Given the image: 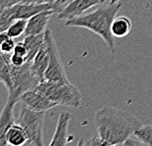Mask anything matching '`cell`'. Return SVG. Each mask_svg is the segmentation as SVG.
<instances>
[{"instance_id": "1", "label": "cell", "mask_w": 152, "mask_h": 146, "mask_svg": "<svg viewBox=\"0 0 152 146\" xmlns=\"http://www.w3.org/2000/svg\"><path fill=\"white\" fill-rule=\"evenodd\" d=\"M98 135L108 145H123L142 124L137 118L118 108L104 106L94 117Z\"/></svg>"}, {"instance_id": "2", "label": "cell", "mask_w": 152, "mask_h": 146, "mask_svg": "<svg viewBox=\"0 0 152 146\" xmlns=\"http://www.w3.org/2000/svg\"><path fill=\"white\" fill-rule=\"evenodd\" d=\"M121 7V3H109L96 9L95 11L88 14L80 15L73 19L65 21V27L73 28H83L97 33L104 39L110 53L114 55L115 52V36L112 33V24H113L118 12Z\"/></svg>"}, {"instance_id": "3", "label": "cell", "mask_w": 152, "mask_h": 146, "mask_svg": "<svg viewBox=\"0 0 152 146\" xmlns=\"http://www.w3.org/2000/svg\"><path fill=\"white\" fill-rule=\"evenodd\" d=\"M36 89L57 105L78 108L82 101V94L73 84L44 81L39 83Z\"/></svg>"}, {"instance_id": "4", "label": "cell", "mask_w": 152, "mask_h": 146, "mask_svg": "<svg viewBox=\"0 0 152 146\" xmlns=\"http://www.w3.org/2000/svg\"><path fill=\"white\" fill-rule=\"evenodd\" d=\"M44 119L45 112L34 111L24 104L21 107L16 123L25 129L28 135L29 144L37 146L44 145V141H42Z\"/></svg>"}, {"instance_id": "5", "label": "cell", "mask_w": 152, "mask_h": 146, "mask_svg": "<svg viewBox=\"0 0 152 146\" xmlns=\"http://www.w3.org/2000/svg\"><path fill=\"white\" fill-rule=\"evenodd\" d=\"M12 88L8 90V98L14 102H20V97L26 91L36 89L41 83L31 71V62H27L23 66H12Z\"/></svg>"}, {"instance_id": "6", "label": "cell", "mask_w": 152, "mask_h": 146, "mask_svg": "<svg viewBox=\"0 0 152 146\" xmlns=\"http://www.w3.org/2000/svg\"><path fill=\"white\" fill-rule=\"evenodd\" d=\"M45 42L48 47V57H50L48 66L45 75V81L62 83H70L66 77L64 67H63L61 59H60L58 48L56 46L53 32L48 29H47L45 32Z\"/></svg>"}, {"instance_id": "7", "label": "cell", "mask_w": 152, "mask_h": 146, "mask_svg": "<svg viewBox=\"0 0 152 146\" xmlns=\"http://www.w3.org/2000/svg\"><path fill=\"white\" fill-rule=\"evenodd\" d=\"M20 101L28 108L38 112H45L57 106L56 103L51 101L37 89H31L23 93L20 97Z\"/></svg>"}, {"instance_id": "8", "label": "cell", "mask_w": 152, "mask_h": 146, "mask_svg": "<svg viewBox=\"0 0 152 146\" xmlns=\"http://www.w3.org/2000/svg\"><path fill=\"white\" fill-rule=\"evenodd\" d=\"M105 0H72L66 4V6L57 15L58 20H70L80 15L96 5H100Z\"/></svg>"}, {"instance_id": "9", "label": "cell", "mask_w": 152, "mask_h": 146, "mask_svg": "<svg viewBox=\"0 0 152 146\" xmlns=\"http://www.w3.org/2000/svg\"><path fill=\"white\" fill-rule=\"evenodd\" d=\"M11 13L12 18L15 20L25 19L29 20L34 15L41 13L42 11L51 10L53 5L51 4H39L34 2H20L17 3L11 7H8Z\"/></svg>"}, {"instance_id": "10", "label": "cell", "mask_w": 152, "mask_h": 146, "mask_svg": "<svg viewBox=\"0 0 152 146\" xmlns=\"http://www.w3.org/2000/svg\"><path fill=\"white\" fill-rule=\"evenodd\" d=\"M16 104L17 103L14 102L12 99L7 98V101L0 113V146L8 145L7 140H6V134L9 129L15 124L13 110Z\"/></svg>"}, {"instance_id": "11", "label": "cell", "mask_w": 152, "mask_h": 146, "mask_svg": "<svg viewBox=\"0 0 152 146\" xmlns=\"http://www.w3.org/2000/svg\"><path fill=\"white\" fill-rule=\"evenodd\" d=\"M54 13V11L47 10L42 11L41 13H38L34 15L28 20L27 23L26 30H25V35H37L44 33L47 30L48 23L50 21L51 15Z\"/></svg>"}, {"instance_id": "12", "label": "cell", "mask_w": 152, "mask_h": 146, "mask_svg": "<svg viewBox=\"0 0 152 146\" xmlns=\"http://www.w3.org/2000/svg\"><path fill=\"white\" fill-rule=\"evenodd\" d=\"M70 121V114L68 112H62L59 114L56 129L53 135L50 146H61L68 144V124Z\"/></svg>"}, {"instance_id": "13", "label": "cell", "mask_w": 152, "mask_h": 146, "mask_svg": "<svg viewBox=\"0 0 152 146\" xmlns=\"http://www.w3.org/2000/svg\"><path fill=\"white\" fill-rule=\"evenodd\" d=\"M48 60H50L48 51L45 42L31 62V71L41 83L45 81V75L48 66Z\"/></svg>"}, {"instance_id": "14", "label": "cell", "mask_w": 152, "mask_h": 146, "mask_svg": "<svg viewBox=\"0 0 152 146\" xmlns=\"http://www.w3.org/2000/svg\"><path fill=\"white\" fill-rule=\"evenodd\" d=\"M0 81L5 86L7 91L12 88L13 81H12L10 54L2 53L1 51H0Z\"/></svg>"}, {"instance_id": "15", "label": "cell", "mask_w": 152, "mask_h": 146, "mask_svg": "<svg viewBox=\"0 0 152 146\" xmlns=\"http://www.w3.org/2000/svg\"><path fill=\"white\" fill-rule=\"evenodd\" d=\"M6 140H7L8 145L21 146L28 143V135H27L25 129L19 124L15 123L9 129L7 134H6Z\"/></svg>"}, {"instance_id": "16", "label": "cell", "mask_w": 152, "mask_h": 146, "mask_svg": "<svg viewBox=\"0 0 152 146\" xmlns=\"http://www.w3.org/2000/svg\"><path fill=\"white\" fill-rule=\"evenodd\" d=\"M24 43L28 48V56H27V62H32L35 56L39 52V48L45 43V32L37 35H25Z\"/></svg>"}, {"instance_id": "17", "label": "cell", "mask_w": 152, "mask_h": 146, "mask_svg": "<svg viewBox=\"0 0 152 146\" xmlns=\"http://www.w3.org/2000/svg\"><path fill=\"white\" fill-rule=\"evenodd\" d=\"M132 21L127 17H115L112 24V33L115 37H124L132 32Z\"/></svg>"}, {"instance_id": "18", "label": "cell", "mask_w": 152, "mask_h": 146, "mask_svg": "<svg viewBox=\"0 0 152 146\" xmlns=\"http://www.w3.org/2000/svg\"><path fill=\"white\" fill-rule=\"evenodd\" d=\"M27 23H28V20H25V19L15 20L8 28L7 33L13 38L19 37L21 35L25 33Z\"/></svg>"}, {"instance_id": "19", "label": "cell", "mask_w": 152, "mask_h": 146, "mask_svg": "<svg viewBox=\"0 0 152 146\" xmlns=\"http://www.w3.org/2000/svg\"><path fill=\"white\" fill-rule=\"evenodd\" d=\"M134 135L143 142L145 145L152 146V124L142 126L135 130Z\"/></svg>"}, {"instance_id": "20", "label": "cell", "mask_w": 152, "mask_h": 146, "mask_svg": "<svg viewBox=\"0 0 152 146\" xmlns=\"http://www.w3.org/2000/svg\"><path fill=\"white\" fill-rule=\"evenodd\" d=\"M14 22L9 8H0V32H7L8 28Z\"/></svg>"}, {"instance_id": "21", "label": "cell", "mask_w": 152, "mask_h": 146, "mask_svg": "<svg viewBox=\"0 0 152 146\" xmlns=\"http://www.w3.org/2000/svg\"><path fill=\"white\" fill-rule=\"evenodd\" d=\"M15 44L16 43L14 42V38L9 37L0 44V51L5 54H11L14 50Z\"/></svg>"}, {"instance_id": "22", "label": "cell", "mask_w": 152, "mask_h": 146, "mask_svg": "<svg viewBox=\"0 0 152 146\" xmlns=\"http://www.w3.org/2000/svg\"><path fill=\"white\" fill-rule=\"evenodd\" d=\"M79 145H88V146H97V145H108L107 142L104 141L99 135L94 136L93 138L89 139L87 141H80L78 143Z\"/></svg>"}, {"instance_id": "23", "label": "cell", "mask_w": 152, "mask_h": 146, "mask_svg": "<svg viewBox=\"0 0 152 146\" xmlns=\"http://www.w3.org/2000/svg\"><path fill=\"white\" fill-rule=\"evenodd\" d=\"M12 53H15V54H17V55L23 56L27 59V56H28V48H27L26 44L24 43V42H18V43L15 44L14 50Z\"/></svg>"}, {"instance_id": "24", "label": "cell", "mask_w": 152, "mask_h": 146, "mask_svg": "<svg viewBox=\"0 0 152 146\" xmlns=\"http://www.w3.org/2000/svg\"><path fill=\"white\" fill-rule=\"evenodd\" d=\"M10 63L12 66L20 67L27 63V59L23 56L17 55V54H15V53H11L10 54Z\"/></svg>"}, {"instance_id": "25", "label": "cell", "mask_w": 152, "mask_h": 146, "mask_svg": "<svg viewBox=\"0 0 152 146\" xmlns=\"http://www.w3.org/2000/svg\"><path fill=\"white\" fill-rule=\"evenodd\" d=\"M124 146H140V145H145L140 139H138L136 136L133 134L130 137H129L126 141L124 142Z\"/></svg>"}, {"instance_id": "26", "label": "cell", "mask_w": 152, "mask_h": 146, "mask_svg": "<svg viewBox=\"0 0 152 146\" xmlns=\"http://www.w3.org/2000/svg\"><path fill=\"white\" fill-rule=\"evenodd\" d=\"M68 3V0H56L53 5V10L54 13H59Z\"/></svg>"}, {"instance_id": "27", "label": "cell", "mask_w": 152, "mask_h": 146, "mask_svg": "<svg viewBox=\"0 0 152 146\" xmlns=\"http://www.w3.org/2000/svg\"><path fill=\"white\" fill-rule=\"evenodd\" d=\"M56 0H27L24 2H34V3H39V4H51L53 5V3Z\"/></svg>"}, {"instance_id": "28", "label": "cell", "mask_w": 152, "mask_h": 146, "mask_svg": "<svg viewBox=\"0 0 152 146\" xmlns=\"http://www.w3.org/2000/svg\"><path fill=\"white\" fill-rule=\"evenodd\" d=\"M121 0H110V3H115V2H118Z\"/></svg>"}, {"instance_id": "29", "label": "cell", "mask_w": 152, "mask_h": 146, "mask_svg": "<svg viewBox=\"0 0 152 146\" xmlns=\"http://www.w3.org/2000/svg\"><path fill=\"white\" fill-rule=\"evenodd\" d=\"M23 1H27V0H23Z\"/></svg>"}]
</instances>
